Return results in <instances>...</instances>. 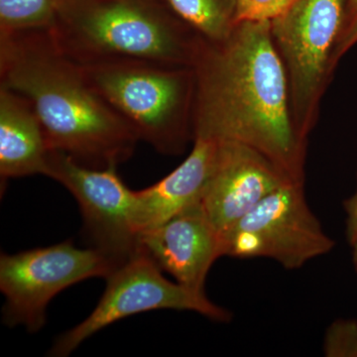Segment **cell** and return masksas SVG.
<instances>
[{"label":"cell","mask_w":357,"mask_h":357,"mask_svg":"<svg viewBox=\"0 0 357 357\" xmlns=\"http://www.w3.org/2000/svg\"><path fill=\"white\" fill-rule=\"evenodd\" d=\"M192 69L194 139L243 143L304 182L307 142L294 124L271 21H239L222 41L204 40Z\"/></svg>","instance_id":"cell-1"},{"label":"cell","mask_w":357,"mask_h":357,"mask_svg":"<svg viewBox=\"0 0 357 357\" xmlns=\"http://www.w3.org/2000/svg\"><path fill=\"white\" fill-rule=\"evenodd\" d=\"M0 86L30 102L51 151L95 169L132 156L137 135L61 52L50 30L0 34Z\"/></svg>","instance_id":"cell-2"},{"label":"cell","mask_w":357,"mask_h":357,"mask_svg":"<svg viewBox=\"0 0 357 357\" xmlns=\"http://www.w3.org/2000/svg\"><path fill=\"white\" fill-rule=\"evenodd\" d=\"M50 33L82 67L143 62L192 68L204 42L166 0H61Z\"/></svg>","instance_id":"cell-3"},{"label":"cell","mask_w":357,"mask_h":357,"mask_svg":"<svg viewBox=\"0 0 357 357\" xmlns=\"http://www.w3.org/2000/svg\"><path fill=\"white\" fill-rule=\"evenodd\" d=\"M84 77L138 139L163 155L182 154L194 141V69L143 62L82 67Z\"/></svg>","instance_id":"cell-4"},{"label":"cell","mask_w":357,"mask_h":357,"mask_svg":"<svg viewBox=\"0 0 357 357\" xmlns=\"http://www.w3.org/2000/svg\"><path fill=\"white\" fill-rule=\"evenodd\" d=\"M347 0H295L271 21L277 50L287 73L291 109L303 140L314 126L344 30Z\"/></svg>","instance_id":"cell-5"},{"label":"cell","mask_w":357,"mask_h":357,"mask_svg":"<svg viewBox=\"0 0 357 357\" xmlns=\"http://www.w3.org/2000/svg\"><path fill=\"white\" fill-rule=\"evenodd\" d=\"M119 265L93 248H77L72 241L30 249L0 257V291L6 298L2 321L37 333L46 323L51 300L75 284L107 276Z\"/></svg>","instance_id":"cell-6"},{"label":"cell","mask_w":357,"mask_h":357,"mask_svg":"<svg viewBox=\"0 0 357 357\" xmlns=\"http://www.w3.org/2000/svg\"><path fill=\"white\" fill-rule=\"evenodd\" d=\"M222 255L236 258H269L287 269H298L333 250L304 194V182L289 181L222 234Z\"/></svg>","instance_id":"cell-7"},{"label":"cell","mask_w":357,"mask_h":357,"mask_svg":"<svg viewBox=\"0 0 357 357\" xmlns=\"http://www.w3.org/2000/svg\"><path fill=\"white\" fill-rule=\"evenodd\" d=\"M147 255L139 252L107 277V288L91 314L56 340L49 356H70L84 340L122 319L155 310L198 312L215 321H229L231 314L204 292L192 290L164 277Z\"/></svg>","instance_id":"cell-8"},{"label":"cell","mask_w":357,"mask_h":357,"mask_svg":"<svg viewBox=\"0 0 357 357\" xmlns=\"http://www.w3.org/2000/svg\"><path fill=\"white\" fill-rule=\"evenodd\" d=\"M116 169L89 168L69 155L50 151L45 176L64 185L76 199L89 248L121 265L139 252L140 232L136 191L122 182Z\"/></svg>","instance_id":"cell-9"},{"label":"cell","mask_w":357,"mask_h":357,"mask_svg":"<svg viewBox=\"0 0 357 357\" xmlns=\"http://www.w3.org/2000/svg\"><path fill=\"white\" fill-rule=\"evenodd\" d=\"M289 181L294 180L255 148L218 141L215 166L199 206L222 236Z\"/></svg>","instance_id":"cell-10"},{"label":"cell","mask_w":357,"mask_h":357,"mask_svg":"<svg viewBox=\"0 0 357 357\" xmlns=\"http://www.w3.org/2000/svg\"><path fill=\"white\" fill-rule=\"evenodd\" d=\"M139 251L178 283L204 292L211 266L223 256L222 238L198 204L141 231Z\"/></svg>","instance_id":"cell-11"},{"label":"cell","mask_w":357,"mask_h":357,"mask_svg":"<svg viewBox=\"0 0 357 357\" xmlns=\"http://www.w3.org/2000/svg\"><path fill=\"white\" fill-rule=\"evenodd\" d=\"M218 141L195 138L191 153L166 177L136 192L139 232L199 204L217 156Z\"/></svg>","instance_id":"cell-12"},{"label":"cell","mask_w":357,"mask_h":357,"mask_svg":"<svg viewBox=\"0 0 357 357\" xmlns=\"http://www.w3.org/2000/svg\"><path fill=\"white\" fill-rule=\"evenodd\" d=\"M51 150L32 105L0 86V176L2 180L46 173Z\"/></svg>","instance_id":"cell-13"},{"label":"cell","mask_w":357,"mask_h":357,"mask_svg":"<svg viewBox=\"0 0 357 357\" xmlns=\"http://www.w3.org/2000/svg\"><path fill=\"white\" fill-rule=\"evenodd\" d=\"M173 13L206 42L229 36L238 23L237 0H166Z\"/></svg>","instance_id":"cell-14"},{"label":"cell","mask_w":357,"mask_h":357,"mask_svg":"<svg viewBox=\"0 0 357 357\" xmlns=\"http://www.w3.org/2000/svg\"><path fill=\"white\" fill-rule=\"evenodd\" d=\"M61 0H0V34L50 30Z\"/></svg>","instance_id":"cell-15"},{"label":"cell","mask_w":357,"mask_h":357,"mask_svg":"<svg viewBox=\"0 0 357 357\" xmlns=\"http://www.w3.org/2000/svg\"><path fill=\"white\" fill-rule=\"evenodd\" d=\"M324 351L330 357H357V321L333 323L326 333Z\"/></svg>","instance_id":"cell-16"},{"label":"cell","mask_w":357,"mask_h":357,"mask_svg":"<svg viewBox=\"0 0 357 357\" xmlns=\"http://www.w3.org/2000/svg\"><path fill=\"white\" fill-rule=\"evenodd\" d=\"M295 0H237L239 21H272Z\"/></svg>","instance_id":"cell-17"},{"label":"cell","mask_w":357,"mask_h":357,"mask_svg":"<svg viewBox=\"0 0 357 357\" xmlns=\"http://www.w3.org/2000/svg\"><path fill=\"white\" fill-rule=\"evenodd\" d=\"M357 44V20L342 35L333 53V63L335 68L340 59Z\"/></svg>","instance_id":"cell-18"},{"label":"cell","mask_w":357,"mask_h":357,"mask_svg":"<svg viewBox=\"0 0 357 357\" xmlns=\"http://www.w3.org/2000/svg\"><path fill=\"white\" fill-rule=\"evenodd\" d=\"M347 215V238L351 244L357 243V188L354 196L344 202Z\"/></svg>","instance_id":"cell-19"},{"label":"cell","mask_w":357,"mask_h":357,"mask_svg":"<svg viewBox=\"0 0 357 357\" xmlns=\"http://www.w3.org/2000/svg\"><path fill=\"white\" fill-rule=\"evenodd\" d=\"M357 20V0H347V16H345L344 30L342 34ZM342 37V36H340Z\"/></svg>","instance_id":"cell-20"},{"label":"cell","mask_w":357,"mask_h":357,"mask_svg":"<svg viewBox=\"0 0 357 357\" xmlns=\"http://www.w3.org/2000/svg\"><path fill=\"white\" fill-rule=\"evenodd\" d=\"M352 248H354V262H356V268H357V243H354L351 244Z\"/></svg>","instance_id":"cell-21"}]
</instances>
